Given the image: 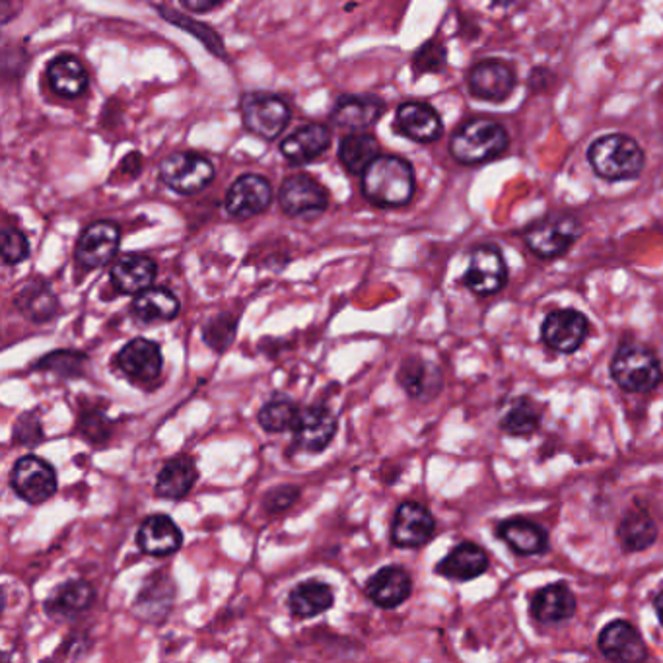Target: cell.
Segmentation results:
<instances>
[{"mask_svg":"<svg viewBox=\"0 0 663 663\" xmlns=\"http://www.w3.org/2000/svg\"><path fill=\"white\" fill-rule=\"evenodd\" d=\"M417 180L413 165L402 156H377L362 173V193L372 205L399 208L415 197Z\"/></svg>","mask_w":663,"mask_h":663,"instance_id":"cell-1","label":"cell"},{"mask_svg":"<svg viewBox=\"0 0 663 663\" xmlns=\"http://www.w3.org/2000/svg\"><path fill=\"white\" fill-rule=\"evenodd\" d=\"M588 162L601 180L627 181L639 178L646 165V156L632 137L613 132L591 142Z\"/></svg>","mask_w":663,"mask_h":663,"instance_id":"cell-2","label":"cell"},{"mask_svg":"<svg viewBox=\"0 0 663 663\" xmlns=\"http://www.w3.org/2000/svg\"><path fill=\"white\" fill-rule=\"evenodd\" d=\"M509 148V132L489 117L469 119L453 132L450 152L456 162L463 165H479L499 158Z\"/></svg>","mask_w":663,"mask_h":663,"instance_id":"cell-3","label":"cell"},{"mask_svg":"<svg viewBox=\"0 0 663 663\" xmlns=\"http://www.w3.org/2000/svg\"><path fill=\"white\" fill-rule=\"evenodd\" d=\"M611 377L629 394H650L663 382L662 362L648 346L624 343L611 361Z\"/></svg>","mask_w":663,"mask_h":663,"instance_id":"cell-4","label":"cell"},{"mask_svg":"<svg viewBox=\"0 0 663 663\" xmlns=\"http://www.w3.org/2000/svg\"><path fill=\"white\" fill-rule=\"evenodd\" d=\"M581 236V224L574 214L555 213L541 218L524 232L525 246L541 259H557Z\"/></svg>","mask_w":663,"mask_h":663,"instance_id":"cell-5","label":"cell"},{"mask_svg":"<svg viewBox=\"0 0 663 663\" xmlns=\"http://www.w3.org/2000/svg\"><path fill=\"white\" fill-rule=\"evenodd\" d=\"M160 180L178 195H197L214 181V165L197 152H173L158 165Z\"/></svg>","mask_w":663,"mask_h":663,"instance_id":"cell-6","label":"cell"},{"mask_svg":"<svg viewBox=\"0 0 663 663\" xmlns=\"http://www.w3.org/2000/svg\"><path fill=\"white\" fill-rule=\"evenodd\" d=\"M242 119L244 127L255 137L275 140L287 129L292 111L287 101L275 94L252 92L242 98Z\"/></svg>","mask_w":663,"mask_h":663,"instance_id":"cell-7","label":"cell"},{"mask_svg":"<svg viewBox=\"0 0 663 663\" xmlns=\"http://www.w3.org/2000/svg\"><path fill=\"white\" fill-rule=\"evenodd\" d=\"M10 486L18 499L28 504H43L55 496L58 489L57 471L50 461L28 453L18 459L10 471Z\"/></svg>","mask_w":663,"mask_h":663,"instance_id":"cell-8","label":"cell"},{"mask_svg":"<svg viewBox=\"0 0 663 663\" xmlns=\"http://www.w3.org/2000/svg\"><path fill=\"white\" fill-rule=\"evenodd\" d=\"M279 205L287 216L313 221L328 211V189L306 173H296L282 181L279 189Z\"/></svg>","mask_w":663,"mask_h":663,"instance_id":"cell-9","label":"cell"},{"mask_svg":"<svg viewBox=\"0 0 663 663\" xmlns=\"http://www.w3.org/2000/svg\"><path fill=\"white\" fill-rule=\"evenodd\" d=\"M509 282V267L502 257V252L494 244L477 246L469 255L463 285L473 295H499Z\"/></svg>","mask_w":663,"mask_h":663,"instance_id":"cell-10","label":"cell"},{"mask_svg":"<svg viewBox=\"0 0 663 663\" xmlns=\"http://www.w3.org/2000/svg\"><path fill=\"white\" fill-rule=\"evenodd\" d=\"M121 244V228L114 221L92 222L76 242L74 259L84 270L101 269L114 261Z\"/></svg>","mask_w":663,"mask_h":663,"instance_id":"cell-11","label":"cell"},{"mask_svg":"<svg viewBox=\"0 0 663 663\" xmlns=\"http://www.w3.org/2000/svg\"><path fill=\"white\" fill-rule=\"evenodd\" d=\"M115 364L132 384H154L164 368V356L160 344L145 336H137L119 351Z\"/></svg>","mask_w":663,"mask_h":663,"instance_id":"cell-12","label":"cell"},{"mask_svg":"<svg viewBox=\"0 0 663 663\" xmlns=\"http://www.w3.org/2000/svg\"><path fill=\"white\" fill-rule=\"evenodd\" d=\"M590 333V321L578 310L550 311L541 325V339L550 351L574 354Z\"/></svg>","mask_w":663,"mask_h":663,"instance_id":"cell-13","label":"cell"},{"mask_svg":"<svg viewBox=\"0 0 663 663\" xmlns=\"http://www.w3.org/2000/svg\"><path fill=\"white\" fill-rule=\"evenodd\" d=\"M436 520L430 510L407 500L395 510L392 543L399 549H418L435 537Z\"/></svg>","mask_w":663,"mask_h":663,"instance_id":"cell-14","label":"cell"},{"mask_svg":"<svg viewBox=\"0 0 663 663\" xmlns=\"http://www.w3.org/2000/svg\"><path fill=\"white\" fill-rule=\"evenodd\" d=\"M272 201L269 180L257 173H244L229 185L226 193V211L229 216L246 221L265 213Z\"/></svg>","mask_w":663,"mask_h":663,"instance_id":"cell-15","label":"cell"},{"mask_svg":"<svg viewBox=\"0 0 663 663\" xmlns=\"http://www.w3.org/2000/svg\"><path fill=\"white\" fill-rule=\"evenodd\" d=\"M467 86L475 98L484 101H504L516 88V73L509 63L500 58H486L479 61L469 71Z\"/></svg>","mask_w":663,"mask_h":663,"instance_id":"cell-16","label":"cell"},{"mask_svg":"<svg viewBox=\"0 0 663 663\" xmlns=\"http://www.w3.org/2000/svg\"><path fill=\"white\" fill-rule=\"evenodd\" d=\"M336 417L329 407L313 405L310 409L300 413L292 428L295 432V448L306 453H320L328 450L336 435Z\"/></svg>","mask_w":663,"mask_h":663,"instance_id":"cell-17","label":"cell"},{"mask_svg":"<svg viewBox=\"0 0 663 663\" xmlns=\"http://www.w3.org/2000/svg\"><path fill=\"white\" fill-rule=\"evenodd\" d=\"M599 652L611 662H644L648 646L639 629L629 621H611L598 637Z\"/></svg>","mask_w":663,"mask_h":663,"instance_id":"cell-18","label":"cell"},{"mask_svg":"<svg viewBox=\"0 0 663 663\" xmlns=\"http://www.w3.org/2000/svg\"><path fill=\"white\" fill-rule=\"evenodd\" d=\"M395 129L407 139L430 145L442 137V117L425 101H405L395 111Z\"/></svg>","mask_w":663,"mask_h":663,"instance_id":"cell-19","label":"cell"},{"mask_svg":"<svg viewBox=\"0 0 663 663\" xmlns=\"http://www.w3.org/2000/svg\"><path fill=\"white\" fill-rule=\"evenodd\" d=\"M364 591L370 601L379 609H395L410 598L413 580L403 566H384L374 576H370Z\"/></svg>","mask_w":663,"mask_h":663,"instance_id":"cell-20","label":"cell"},{"mask_svg":"<svg viewBox=\"0 0 663 663\" xmlns=\"http://www.w3.org/2000/svg\"><path fill=\"white\" fill-rule=\"evenodd\" d=\"M397 382L410 399L430 402L442 392V370L438 368L435 362L426 361L420 356H409L399 366Z\"/></svg>","mask_w":663,"mask_h":663,"instance_id":"cell-21","label":"cell"},{"mask_svg":"<svg viewBox=\"0 0 663 663\" xmlns=\"http://www.w3.org/2000/svg\"><path fill=\"white\" fill-rule=\"evenodd\" d=\"M385 114V101L377 96H354L346 94L336 99L335 107L331 111V124L341 129L351 131H364L372 125H376L382 115Z\"/></svg>","mask_w":663,"mask_h":663,"instance_id":"cell-22","label":"cell"},{"mask_svg":"<svg viewBox=\"0 0 663 663\" xmlns=\"http://www.w3.org/2000/svg\"><path fill=\"white\" fill-rule=\"evenodd\" d=\"M137 545L148 557H170L183 545V533L172 517L152 514L140 524Z\"/></svg>","mask_w":663,"mask_h":663,"instance_id":"cell-23","label":"cell"},{"mask_svg":"<svg viewBox=\"0 0 663 663\" xmlns=\"http://www.w3.org/2000/svg\"><path fill=\"white\" fill-rule=\"evenodd\" d=\"M489 565L491 560L483 547L471 541H463L436 565L435 573L448 580L469 581L483 576L489 570Z\"/></svg>","mask_w":663,"mask_h":663,"instance_id":"cell-24","label":"cell"},{"mask_svg":"<svg viewBox=\"0 0 663 663\" xmlns=\"http://www.w3.org/2000/svg\"><path fill=\"white\" fill-rule=\"evenodd\" d=\"M158 265L148 255L127 254L111 267V287L119 295L137 296L154 285Z\"/></svg>","mask_w":663,"mask_h":663,"instance_id":"cell-25","label":"cell"},{"mask_svg":"<svg viewBox=\"0 0 663 663\" xmlns=\"http://www.w3.org/2000/svg\"><path fill=\"white\" fill-rule=\"evenodd\" d=\"M576 596L565 581H555L535 591L530 611L541 624H558L573 619L576 613Z\"/></svg>","mask_w":663,"mask_h":663,"instance_id":"cell-26","label":"cell"},{"mask_svg":"<svg viewBox=\"0 0 663 663\" xmlns=\"http://www.w3.org/2000/svg\"><path fill=\"white\" fill-rule=\"evenodd\" d=\"M496 533L510 549L522 557L543 555L549 550V533L543 525L535 524L532 520L509 517L500 522Z\"/></svg>","mask_w":663,"mask_h":663,"instance_id":"cell-27","label":"cell"},{"mask_svg":"<svg viewBox=\"0 0 663 663\" xmlns=\"http://www.w3.org/2000/svg\"><path fill=\"white\" fill-rule=\"evenodd\" d=\"M331 147V131L325 125H303L280 142V152L290 164L303 165L318 160Z\"/></svg>","mask_w":663,"mask_h":663,"instance_id":"cell-28","label":"cell"},{"mask_svg":"<svg viewBox=\"0 0 663 663\" xmlns=\"http://www.w3.org/2000/svg\"><path fill=\"white\" fill-rule=\"evenodd\" d=\"M45 78L51 92L66 99L81 98L90 84L86 66L74 55H58L53 58L45 71Z\"/></svg>","mask_w":663,"mask_h":663,"instance_id":"cell-29","label":"cell"},{"mask_svg":"<svg viewBox=\"0 0 663 663\" xmlns=\"http://www.w3.org/2000/svg\"><path fill=\"white\" fill-rule=\"evenodd\" d=\"M175 598V586L165 574L150 576L135 598V614L142 621L158 622L170 613Z\"/></svg>","mask_w":663,"mask_h":663,"instance_id":"cell-30","label":"cell"},{"mask_svg":"<svg viewBox=\"0 0 663 663\" xmlns=\"http://www.w3.org/2000/svg\"><path fill=\"white\" fill-rule=\"evenodd\" d=\"M335 603V591L328 581L303 580L288 596V611L300 621L328 613Z\"/></svg>","mask_w":663,"mask_h":663,"instance_id":"cell-31","label":"cell"},{"mask_svg":"<svg viewBox=\"0 0 663 663\" xmlns=\"http://www.w3.org/2000/svg\"><path fill=\"white\" fill-rule=\"evenodd\" d=\"M14 306L32 323H47L61 311L57 296L50 282L43 279L28 280L14 298Z\"/></svg>","mask_w":663,"mask_h":663,"instance_id":"cell-32","label":"cell"},{"mask_svg":"<svg viewBox=\"0 0 663 663\" xmlns=\"http://www.w3.org/2000/svg\"><path fill=\"white\" fill-rule=\"evenodd\" d=\"M197 479V466L193 458L180 456V458L170 459L156 477V496L164 500L185 499L189 492L193 491Z\"/></svg>","mask_w":663,"mask_h":663,"instance_id":"cell-33","label":"cell"},{"mask_svg":"<svg viewBox=\"0 0 663 663\" xmlns=\"http://www.w3.org/2000/svg\"><path fill=\"white\" fill-rule=\"evenodd\" d=\"M96 599V591L88 581L71 580L58 586L45 601V611L53 619H74L86 613Z\"/></svg>","mask_w":663,"mask_h":663,"instance_id":"cell-34","label":"cell"},{"mask_svg":"<svg viewBox=\"0 0 663 663\" xmlns=\"http://www.w3.org/2000/svg\"><path fill=\"white\" fill-rule=\"evenodd\" d=\"M180 298L170 288L150 287L132 302V313L145 323H164L180 316Z\"/></svg>","mask_w":663,"mask_h":663,"instance_id":"cell-35","label":"cell"},{"mask_svg":"<svg viewBox=\"0 0 663 663\" xmlns=\"http://www.w3.org/2000/svg\"><path fill=\"white\" fill-rule=\"evenodd\" d=\"M617 537L621 541L622 549L640 553L654 545L657 524L646 509H632L622 516L621 524L617 527Z\"/></svg>","mask_w":663,"mask_h":663,"instance_id":"cell-36","label":"cell"},{"mask_svg":"<svg viewBox=\"0 0 663 663\" xmlns=\"http://www.w3.org/2000/svg\"><path fill=\"white\" fill-rule=\"evenodd\" d=\"M379 156V145L376 137L370 132H353L341 140L339 160L344 170L353 175H362L368 165Z\"/></svg>","mask_w":663,"mask_h":663,"instance_id":"cell-37","label":"cell"},{"mask_svg":"<svg viewBox=\"0 0 663 663\" xmlns=\"http://www.w3.org/2000/svg\"><path fill=\"white\" fill-rule=\"evenodd\" d=\"M541 410L530 397H517L500 418V428L510 436H532L539 430Z\"/></svg>","mask_w":663,"mask_h":663,"instance_id":"cell-38","label":"cell"},{"mask_svg":"<svg viewBox=\"0 0 663 663\" xmlns=\"http://www.w3.org/2000/svg\"><path fill=\"white\" fill-rule=\"evenodd\" d=\"M298 417H300L298 405L285 395H277V397H272L270 402L263 405L259 415H257V420H259V425H261L265 432L280 435V432L292 430Z\"/></svg>","mask_w":663,"mask_h":663,"instance_id":"cell-39","label":"cell"},{"mask_svg":"<svg viewBox=\"0 0 663 663\" xmlns=\"http://www.w3.org/2000/svg\"><path fill=\"white\" fill-rule=\"evenodd\" d=\"M86 366H88V356L81 351H53L35 364V368L57 374L65 379L84 376Z\"/></svg>","mask_w":663,"mask_h":663,"instance_id":"cell-40","label":"cell"},{"mask_svg":"<svg viewBox=\"0 0 663 663\" xmlns=\"http://www.w3.org/2000/svg\"><path fill=\"white\" fill-rule=\"evenodd\" d=\"M160 12L164 14L168 22H172V24L178 25L181 30H185V32L191 33V35H195L199 42L205 43L206 50L214 53L216 57H226V51H224V42H222L221 35L214 32V30H211L208 25L201 24V22H191L188 18L181 17L180 12L164 9V7H160Z\"/></svg>","mask_w":663,"mask_h":663,"instance_id":"cell-41","label":"cell"},{"mask_svg":"<svg viewBox=\"0 0 663 663\" xmlns=\"http://www.w3.org/2000/svg\"><path fill=\"white\" fill-rule=\"evenodd\" d=\"M236 329H238V320L228 311H224V313L214 316L213 320L206 321V325L203 328V339L211 349L222 353L234 341Z\"/></svg>","mask_w":663,"mask_h":663,"instance_id":"cell-42","label":"cell"},{"mask_svg":"<svg viewBox=\"0 0 663 663\" xmlns=\"http://www.w3.org/2000/svg\"><path fill=\"white\" fill-rule=\"evenodd\" d=\"M78 435L92 446H101L111 435V420L98 409L83 410L78 418Z\"/></svg>","mask_w":663,"mask_h":663,"instance_id":"cell-43","label":"cell"},{"mask_svg":"<svg viewBox=\"0 0 663 663\" xmlns=\"http://www.w3.org/2000/svg\"><path fill=\"white\" fill-rule=\"evenodd\" d=\"M448 53L442 43L428 42L415 53L413 57V68L417 74L440 73L446 68Z\"/></svg>","mask_w":663,"mask_h":663,"instance_id":"cell-44","label":"cell"},{"mask_svg":"<svg viewBox=\"0 0 663 663\" xmlns=\"http://www.w3.org/2000/svg\"><path fill=\"white\" fill-rule=\"evenodd\" d=\"M30 255V242L22 229L7 226L2 229V261L7 265H18L25 261Z\"/></svg>","mask_w":663,"mask_h":663,"instance_id":"cell-45","label":"cell"},{"mask_svg":"<svg viewBox=\"0 0 663 663\" xmlns=\"http://www.w3.org/2000/svg\"><path fill=\"white\" fill-rule=\"evenodd\" d=\"M300 499V489L295 484H280L270 489L265 499H263V509L269 514H279L290 509L296 500Z\"/></svg>","mask_w":663,"mask_h":663,"instance_id":"cell-46","label":"cell"},{"mask_svg":"<svg viewBox=\"0 0 663 663\" xmlns=\"http://www.w3.org/2000/svg\"><path fill=\"white\" fill-rule=\"evenodd\" d=\"M12 440L20 446H35L43 440V428L40 418L33 413H24L22 417L14 423V432Z\"/></svg>","mask_w":663,"mask_h":663,"instance_id":"cell-47","label":"cell"},{"mask_svg":"<svg viewBox=\"0 0 663 663\" xmlns=\"http://www.w3.org/2000/svg\"><path fill=\"white\" fill-rule=\"evenodd\" d=\"M181 4L191 12H197V14H205L211 10L216 9L221 4L222 0H180Z\"/></svg>","mask_w":663,"mask_h":663,"instance_id":"cell-48","label":"cell"},{"mask_svg":"<svg viewBox=\"0 0 663 663\" xmlns=\"http://www.w3.org/2000/svg\"><path fill=\"white\" fill-rule=\"evenodd\" d=\"M654 609L655 614H657V621L663 624V590L654 598Z\"/></svg>","mask_w":663,"mask_h":663,"instance_id":"cell-49","label":"cell"},{"mask_svg":"<svg viewBox=\"0 0 663 663\" xmlns=\"http://www.w3.org/2000/svg\"><path fill=\"white\" fill-rule=\"evenodd\" d=\"M516 0H492V4H496V7H510V4H514Z\"/></svg>","mask_w":663,"mask_h":663,"instance_id":"cell-50","label":"cell"}]
</instances>
